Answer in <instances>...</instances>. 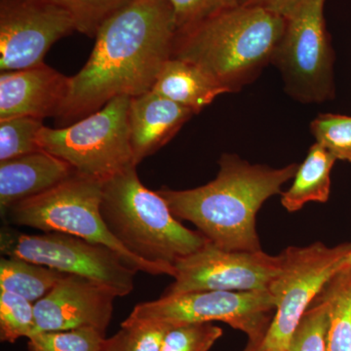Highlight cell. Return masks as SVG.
<instances>
[{
  "mask_svg": "<svg viewBox=\"0 0 351 351\" xmlns=\"http://www.w3.org/2000/svg\"><path fill=\"white\" fill-rule=\"evenodd\" d=\"M177 25L167 0H132L99 29L86 64L69 77L56 122L71 125L117 97L152 91L172 57Z\"/></svg>",
  "mask_w": 351,
  "mask_h": 351,
  "instance_id": "1",
  "label": "cell"
},
{
  "mask_svg": "<svg viewBox=\"0 0 351 351\" xmlns=\"http://www.w3.org/2000/svg\"><path fill=\"white\" fill-rule=\"evenodd\" d=\"M218 176L198 188L156 191L177 219L193 223L211 243L228 251H260L256 217L263 203L281 193L299 164L280 169L253 165L235 154H223Z\"/></svg>",
  "mask_w": 351,
  "mask_h": 351,
  "instance_id": "2",
  "label": "cell"
},
{
  "mask_svg": "<svg viewBox=\"0 0 351 351\" xmlns=\"http://www.w3.org/2000/svg\"><path fill=\"white\" fill-rule=\"evenodd\" d=\"M284 29L280 14L235 6L178 31L171 58L197 64L233 93L272 62Z\"/></svg>",
  "mask_w": 351,
  "mask_h": 351,
  "instance_id": "3",
  "label": "cell"
},
{
  "mask_svg": "<svg viewBox=\"0 0 351 351\" xmlns=\"http://www.w3.org/2000/svg\"><path fill=\"white\" fill-rule=\"evenodd\" d=\"M101 214L108 230L134 257L169 269L199 250L208 239L180 223L157 191L131 166L104 182Z\"/></svg>",
  "mask_w": 351,
  "mask_h": 351,
  "instance_id": "4",
  "label": "cell"
},
{
  "mask_svg": "<svg viewBox=\"0 0 351 351\" xmlns=\"http://www.w3.org/2000/svg\"><path fill=\"white\" fill-rule=\"evenodd\" d=\"M104 181L73 172L54 188L11 207L3 218L10 225L44 232H62L105 245L138 271L169 276V269L134 257L108 230L101 214Z\"/></svg>",
  "mask_w": 351,
  "mask_h": 351,
  "instance_id": "5",
  "label": "cell"
},
{
  "mask_svg": "<svg viewBox=\"0 0 351 351\" xmlns=\"http://www.w3.org/2000/svg\"><path fill=\"white\" fill-rule=\"evenodd\" d=\"M130 100L117 97L71 125L43 126L38 135L39 147L69 164L75 172L104 182L136 166L129 133Z\"/></svg>",
  "mask_w": 351,
  "mask_h": 351,
  "instance_id": "6",
  "label": "cell"
},
{
  "mask_svg": "<svg viewBox=\"0 0 351 351\" xmlns=\"http://www.w3.org/2000/svg\"><path fill=\"white\" fill-rule=\"evenodd\" d=\"M0 252L5 257L23 258L103 284L119 298L133 291L138 271L110 247L66 233L31 235L2 226Z\"/></svg>",
  "mask_w": 351,
  "mask_h": 351,
  "instance_id": "7",
  "label": "cell"
},
{
  "mask_svg": "<svg viewBox=\"0 0 351 351\" xmlns=\"http://www.w3.org/2000/svg\"><path fill=\"white\" fill-rule=\"evenodd\" d=\"M351 243L328 247L321 242L288 247L280 254V271L269 287L276 301L274 318L258 351H287L302 315L339 270Z\"/></svg>",
  "mask_w": 351,
  "mask_h": 351,
  "instance_id": "8",
  "label": "cell"
},
{
  "mask_svg": "<svg viewBox=\"0 0 351 351\" xmlns=\"http://www.w3.org/2000/svg\"><path fill=\"white\" fill-rule=\"evenodd\" d=\"M325 1L297 0L289 9L272 59L282 73L288 93L304 103H319L332 95V50Z\"/></svg>",
  "mask_w": 351,
  "mask_h": 351,
  "instance_id": "9",
  "label": "cell"
},
{
  "mask_svg": "<svg viewBox=\"0 0 351 351\" xmlns=\"http://www.w3.org/2000/svg\"><path fill=\"white\" fill-rule=\"evenodd\" d=\"M274 311L269 291H195L136 304L124 322L156 321L177 326L219 321L243 332L249 341H263Z\"/></svg>",
  "mask_w": 351,
  "mask_h": 351,
  "instance_id": "10",
  "label": "cell"
},
{
  "mask_svg": "<svg viewBox=\"0 0 351 351\" xmlns=\"http://www.w3.org/2000/svg\"><path fill=\"white\" fill-rule=\"evenodd\" d=\"M282 258L260 251H228L206 244L175 265L174 282L164 295L195 291H269L279 274Z\"/></svg>",
  "mask_w": 351,
  "mask_h": 351,
  "instance_id": "11",
  "label": "cell"
},
{
  "mask_svg": "<svg viewBox=\"0 0 351 351\" xmlns=\"http://www.w3.org/2000/svg\"><path fill=\"white\" fill-rule=\"evenodd\" d=\"M73 32L71 15L51 0H0V71L43 64L54 43Z\"/></svg>",
  "mask_w": 351,
  "mask_h": 351,
  "instance_id": "12",
  "label": "cell"
},
{
  "mask_svg": "<svg viewBox=\"0 0 351 351\" xmlns=\"http://www.w3.org/2000/svg\"><path fill=\"white\" fill-rule=\"evenodd\" d=\"M117 295L107 286L66 274L34 302L36 332L95 329L107 332Z\"/></svg>",
  "mask_w": 351,
  "mask_h": 351,
  "instance_id": "13",
  "label": "cell"
},
{
  "mask_svg": "<svg viewBox=\"0 0 351 351\" xmlns=\"http://www.w3.org/2000/svg\"><path fill=\"white\" fill-rule=\"evenodd\" d=\"M69 77L45 63L0 75V119L56 117L68 97Z\"/></svg>",
  "mask_w": 351,
  "mask_h": 351,
  "instance_id": "14",
  "label": "cell"
},
{
  "mask_svg": "<svg viewBox=\"0 0 351 351\" xmlns=\"http://www.w3.org/2000/svg\"><path fill=\"white\" fill-rule=\"evenodd\" d=\"M193 114L154 91L131 98L128 122L135 165L167 145Z\"/></svg>",
  "mask_w": 351,
  "mask_h": 351,
  "instance_id": "15",
  "label": "cell"
},
{
  "mask_svg": "<svg viewBox=\"0 0 351 351\" xmlns=\"http://www.w3.org/2000/svg\"><path fill=\"white\" fill-rule=\"evenodd\" d=\"M75 170L69 164L40 151L0 162V212L3 218L14 205L49 191Z\"/></svg>",
  "mask_w": 351,
  "mask_h": 351,
  "instance_id": "16",
  "label": "cell"
},
{
  "mask_svg": "<svg viewBox=\"0 0 351 351\" xmlns=\"http://www.w3.org/2000/svg\"><path fill=\"white\" fill-rule=\"evenodd\" d=\"M152 91L193 110L195 114L219 95L230 93L197 64L177 58L168 60Z\"/></svg>",
  "mask_w": 351,
  "mask_h": 351,
  "instance_id": "17",
  "label": "cell"
},
{
  "mask_svg": "<svg viewBox=\"0 0 351 351\" xmlns=\"http://www.w3.org/2000/svg\"><path fill=\"white\" fill-rule=\"evenodd\" d=\"M336 160L322 145H311L295 173L294 182L281 196L282 206L293 213L308 202H327L331 189L330 175Z\"/></svg>",
  "mask_w": 351,
  "mask_h": 351,
  "instance_id": "18",
  "label": "cell"
},
{
  "mask_svg": "<svg viewBox=\"0 0 351 351\" xmlns=\"http://www.w3.org/2000/svg\"><path fill=\"white\" fill-rule=\"evenodd\" d=\"M66 274L23 258L0 260V290L36 302L45 297Z\"/></svg>",
  "mask_w": 351,
  "mask_h": 351,
  "instance_id": "19",
  "label": "cell"
},
{
  "mask_svg": "<svg viewBox=\"0 0 351 351\" xmlns=\"http://www.w3.org/2000/svg\"><path fill=\"white\" fill-rule=\"evenodd\" d=\"M320 294L329 304L327 351H351V267L335 274Z\"/></svg>",
  "mask_w": 351,
  "mask_h": 351,
  "instance_id": "20",
  "label": "cell"
},
{
  "mask_svg": "<svg viewBox=\"0 0 351 351\" xmlns=\"http://www.w3.org/2000/svg\"><path fill=\"white\" fill-rule=\"evenodd\" d=\"M36 334L34 304L22 295L0 290V339L14 343Z\"/></svg>",
  "mask_w": 351,
  "mask_h": 351,
  "instance_id": "21",
  "label": "cell"
},
{
  "mask_svg": "<svg viewBox=\"0 0 351 351\" xmlns=\"http://www.w3.org/2000/svg\"><path fill=\"white\" fill-rule=\"evenodd\" d=\"M329 324V304L319 294L302 315L287 351H327Z\"/></svg>",
  "mask_w": 351,
  "mask_h": 351,
  "instance_id": "22",
  "label": "cell"
},
{
  "mask_svg": "<svg viewBox=\"0 0 351 351\" xmlns=\"http://www.w3.org/2000/svg\"><path fill=\"white\" fill-rule=\"evenodd\" d=\"M43 120L29 117L0 119V162L40 151L38 135Z\"/></svg>",
  "mask_w": 351,
  "mask_h": 351,
  "instance_id": "23",
  "label": "cell"
},
{
  "mask_svg": "<svg viewBox=\"0 0 351 351\" xmlns=\"http://www.w3.org/2000/svg\"><path fill=\"white\" fill-rule=\"evenodd\" d=\"M106 334L95 329L39 332L27 339L29 351H106Z\"/></svg>",
  "mask_w": 351,
  "mask_h": 351,
  "instance_id": "24",
  "label": "cell"
},
{
  "mask_svg": "<svg viewBox=\"0 0 351 351\" xmlns=\"http://www.w3.org/2000/svg\"><path fill=\"white\" fill-rule=\"evenodd\" d=\"M71 15L76 32L96 38L104 23L132 0H51Z\"/></svg>",
  "mask_w": 351,
  "mask_h": 351,
  "instance_id": "25",
  "label": "cell"
},
{
  "mask_svg": "<svg viewBox=\"0 0 351 351\" xmlns=\"http://www.w3.org/2000/svg\"><path fill=\"white\" fill-rule=\"evenodd\" d=\"M170 325L156 321L122 322L121 329L108 339L106 351H160Z\"/></svg>",
  "mask_w": 351,
  "mask_h": 351,
  "instance_id": "26",
  "label": "cell"
},
{
  "mask_svg": "<svg viewBox=\"0 0 351 351\" xmlns=\"http://www.w3.org/2000/svg\"><path fill=\"white\" fill-rule=\"evenodd\" d=\"M316 143L338 160L351 163V117L323 113L311 122Z\"/></svg>",
  "mask_w": 351,
  "mask_h": 351,
  "instance_id": "27",
  "label": "cell"
},
{
  "mask_svg": "<svg viewBox=\"0 0 351 351\" xmlns=\"http://www.w3.org/2000/svg\"><path fill=\"white\" fill-rule=\"evenodd\" d=\"M223 336V330L212 323L171 326L160 351H209Z\"/></svg>",
  "mask_w": 351,
  "mask_h": 351,
  "instance_id": "28",
  "label": "cell"
},
{
  "mask_svg": "<svg viewBox=\"0 0 351 351\" xmlns=\"http://www.w3.org/2000/svg\"><path fill=\"white\" fill-rule=\"evenodd\" d=\"M174 11L177 32L221 11L240 5L241 0H167Z\"/></svg>",
  "mask_w": 351,
  "mask_h": 351,
  "instance_id": "29",
  "label": "cell"
},
{
  "mask_svg": "<svg viewBox=\"0 0 351 351\" xmlns=\"http://www.w3.org/2000/svg\"><path fill=\"white\" fill-rule=\"evenodd\" d=\"M297 0H241L240 5L258 6L285 15Z\"/></svg>",
  "mask_w": 351,
  "mask_h": 351,
  "instance_id": "30",
  "label": "cell"
},
{
  "mask_svg": "<svg viewBox=\"0 0 351 351\" xmlns=\"http://www.w3.org/2000/svg\"><path fill=\"white\" fill-rule=\"evenodd\" d=\"M262 341H248V345L246 346L243 351H258Z\"/></svg>",
  "mask_w": 351,
  "mask_h": 351,
  "instance_id": "31",
  "label": "cell"
},
{
  "mask_svg": "<svg viewBox=\"0 0 351 351\" xmlns=\"http://www.w3.org/2000/svg\"><path fill=\"white\" fill-rule=\"evenodd\" d=\"M351 267V251L348 253V257H346L345 263H343V269Z\"/></svg>",
  "mask_w": 351,
  "mask_h": 351,
  "instance_id": "32",
  "label": "cell"
}]
</instances>
